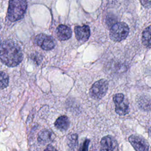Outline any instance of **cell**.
Listing matches in <instances>:
<instances>
[{"instance_id":"cell-1","label":"cell","mask_w":151,"mask_h":151,"mask_svg":"<svg viewBox=\"0 0 151 151\" xmlns=\"http://www.w3.org/2000/svg\"><path fill=\"white\" fill-rule=\"evenodd\" d=\"M23 55L19 45L11 40L4 41L0 45V59L6 65L15 67L22 60Z\"/></svg>"},{"instance_id":"cell-2","label":"cell","mask_w":151,"mask_h":151,"mask_svg":"<svg viewBox=\"0 0 151 151\" xmlns=\"http://www.w3.org/2000/svg\"><path fill=\"white\" fill-rule=\"evenodd\" d=\"M27 7V3L25 1H10L8 9V18L9 21L14 22L22 18Z\"/></svg>"},{"instance_id":"cell-3","label":"cell","mask_w":151,"mask_h":151,"mask_svg":"<svg viewBox=\"0 0 151 151\" xmlns=\"http://www.w3.org/2000/svg\"><path fill=\"white\" fill-rule=\"evenodd\" d=\"M129 32V27L125 22H117L112 25L110 28V37L114 41L120 42L127 37Z\"/></svg>"},{"instance_id":"cell-4","label":"cell","mask_w":151,"mask_h":151,"mask_svg":"<svg viewBox=\"0 0 151 151\" xmlns=\"http://www.w3.org/2000/svg\"><path fill=\"white\" fill-rule=\"evenodd\" d=\"M108 89V83L101 79L95 82L90 90V96L95 100L101 99L104 96Z\"/></svg>"},{"instance_id":"cell-5","label":"cell","mask_w":151,"mask_h":151,"mask_svg":"<svg viewBox=\"0 0 151 151\" xmlns=\"http://www.w3.org/2000/svg\"><path fill=\"white\" fill-rule=\"evenodd\" d=\"M113 99L116 105V112L119 115L124 116L129 112L128 101L123 94H116L113 96Z\"/></svg>"},{"instance_id":"cell-6","label":"cell","mask_w":151,"mask_h":151,"mask_svg":"<svg viewBox=\"0 0 151 151\" xmlns=\"http://www.w3.org/2000/svg\"><path fill=\"white\" fill-rule=\"evenodd\" d=\"M35 42L44 50H50L55 45V41L52 37L44 34L37 35L35 37Z\"/></svg>"},{"instance_id":"cell-7","label":"cell","mask_w":151,"mask_h":151,"mask_svg":"<svg viewBox=\"0 0 151 151\" xmlns=\"http://www.w3.org/2000/svg\"><path fill=\"white\" fill-rule=\"evenodd\" d=\"M129 141L136 151H148L149 144L142 137L137 135H131Z\"/></svg>"},{"instance_id":"cell-8","label":"cell","mask_w":151,"mask_h":151,"mask_svg":"<svg viewBox=\"0 0 151 151\" xmlns=\"http://www.w3.org/2000/svg\"><path fill=\"white\" fill-rule=\"evenodd\" d=\"M100 151H118V144L111 136L103 137L100 141Z\"/></svg>"},{"instance_id":"cell-9","label":"cell","mask_w":151,"mask_h":151,"mask_svg":"<svg viewBox=\"0 0 151 151\" xmlns=\"http://www.w3.org/2000/svg\"><path fill=\"white\" fill-rule=\"evenodd\" d=\"M74 32L77 40L81 42L87 41L90 35V28L86 25H84L83 26H76L74 28Z\"/></svg>"},{"instance_id":"cell-10","label":"cell","mask_w":151,"mask_h":151,"mask_svg":"<svg viewBox=\"0 0 151 151\" xmlns=\"http://www.w3.org/2000/svg\"><path fill=\"white\" fill-rule=\"evenodd\" d=\"M56 35L59 40L64 41L71 37L72 31L68 27L64 25H60L56 29Z\"/></svg>"},{"instance_id":"cell-11","label":"cell","mask_w":151,"mask_h":151,"mask_svg":"<svg viewBox=\"0 0 151 151\" xmlns=\"http://www.w3.org/2000/svg\"><path fill=\"white\" fill-rule=\"evenodd\" d=\"M54 125L57 129L61 131H65L67 130L70 125L68 118L66 116H61L56 120Z\"/></svg>"},{"instance_id":"cell-12","label":"cell","mask_w":151,"mask_h":151,"mask_svg":"<svg viewBox=\"0 0 151 151\" xmlns=\"http://www.w3.org/2000/svg\"><path fill=\"white\" fill-rule=\"evenodd\" d=\"M142 41L144 45L151 47V25L147 27L143 31Z\"/></svg>"},{"instance_id":"cell-13","label":"cell","mask_w":151,"mask_h":151,"mask_svg":"<svg viewBox=\"0 0 151 151\" xmlns=\"http://www.w3.org/2000/svg\"><path fill=\"white\" fill-rule=\"evenodd\" d=\"M52 133L49 130H43L39 133L38 137V141L41 144L48 143L52 140Z\"/></svg>"},{"instance_id":"cell-14","label":"cell","mask_w":151,"mask_h":151,"mask_svg":"<svg viewBox=\"0 0 151 151\" xmlns=\"http://www.w3.org/2000/svg\"><path fill=\"white\" fill-rule=\"evenodd\" d=\"M77 139L78 136L77 134H72L68 136L67 146L69 149L71 151H74V149L77 144Z\"/></svg>"},{"instance_id":"cell-15","label":"cell","mask_w":151,"mask_h":151,"mask_svg":"<svg viewBox=\"0 0 151 151\" xmlns=\"http://www.w3.org/2000/svg\"><path fill=\"white\" fill-rule=\"evenodd\" d=\"M8 76L3 71H0V88H4L8 85Z\"/></svg>"},{"instance_id":"cell-16","label":"cell","mask_w":151,"mask_h":151,"mask_svg":"<svg viewBox=\"0 0 151 151\" xmlns=\"http://www.w3.org/2000/svg\"><path fill=\"white\" fill-rule=\"evenodd\" d=\"M90 143L89 139H86L80 146L78 151H88V147Z\"/></svg>"},{"instance_id":"cell-17","label":"cell","mask_w":151,"mask_h":151,"mask_svg":"<svg viewBox=\"0 0 151 151\" xmlns=\"http://www.w3.org/2000/svg\"><path fill=\"white\" fill-rule=\"evenodd\" d=\"M140 2L145 7H147V8L151 7V1H140Z\"/></svg>"},{"instance_id":"cell-18","label":"cell","mask_w":151,"mask_h":151,"mask_svg":"<svg viewBox=\"0 0 151 151\" xmlns=\"http://www.w3.org/2000/svg\"><path fill=\"white\" fill-rule=\"evenodd\" d=\"M44 151H57V150L52 146L49 145L47 146V147L45 149V150Z\"/></svg>"},{"instance_id":"cell-19","label":"cell","mask_w":151,"mask_h":151,"mask_svg":"<svg viewBox=\"0 0 151 151\" xmlns=\"http://www.w3.org/2000/svg\"><path fill=\"white\" fill-rule=\"evenodd\" d=\"M149 133H150V134H151V126H150V129H149Z\"/></svg>"},{"instance_id":"cell-20","label":"cell","mask_w":151,"mask_h":151,"mask_svg":"<svg viewBox=\"0 0 151 151\" xmlns=\"http://www.w3.org/2000/svg\"><path fill=\"white\" fill-rule=\"evenodd\" d=\"M1 38H0V45L1 44Z\"/></svg>"}]
</instances>
